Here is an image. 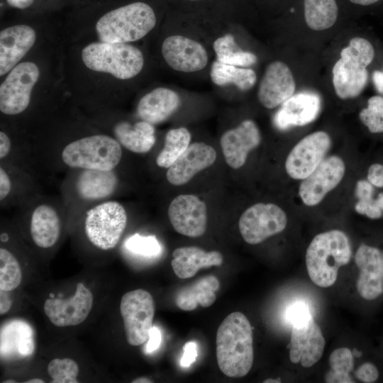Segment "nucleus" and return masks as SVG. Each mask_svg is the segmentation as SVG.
I'll use <instances>...</instances> for the list:
<instances>
[{"mask_svg": "<svg viewBox=\"0 0 383 383\" xmlns=\"http://www.w3.org/2000/svg\"><path fill=\"white\" fill-rule=\"evenodd\" d=\"M375 201L378 206L383 211V193H379L377 195V198L375 199Z\"/></svg>", "mask_w": 383, "mask_h": 383, "instance_id": "864d4df0", "label": "nucleus"}, {"mask_svg": "<svg viewBox=\"0 0 383 383\" xmlns=\"http://www.w3.org/2000/svg\"><path fill=\"white\" fill-rule=\"evenodd\" d=\"M124 245L131 253L145 257H155L162 252L161 245L155 235L135 233L126 240Z\"/></svg>", "mask_w": 383, "mask_h": 383, "instance_id": "4c0bfd02", "label": "nucleus"}, {"mask_svg": "<svg viewBox=\"0 0 383 383\" xmlns=\"http://www.w3.org/2000/svg\"><path fill=\"white\" fill-rule=\"evenodd\" d=\"M312 319L311 309L304 301H296L287 309L286 320L292 326L306 323Z\"/></svg>", "mask_w": 383, "mask_h": 383, "instance_id": "58836bf2", "label": "nucleus"}, {"mask_svg": "<svg viewBox=\"0 0 383 383\" xmlns=\"http://www.w3.org/2000/svg\"><path fill=\"white\" fill-rule=\"evenodd\" d=\"M213 47L217 60L224 64L248 67L255 64L257 60L255 54L240 49L231 34H226L217 38Z\"/></svg>", "mask_w": 383, "mask_h": 383, "instance_id": "2f4dec72", "label": "nucleus"}, {"mask_svg": "<svg viewBox=\"0 0 383 383\" xmlns=\"http://www.w3.org/2000/svg\"><path fill=\"white\" fill-rule=\"evenodd\" d=\"M60 223L55 210L48 205H40L33 212L30 234L33 242L40 248H48L57 241Z\"/></svg>", "mask_w": 383, "mask_h": 383, "instance_id": "cd10ccee", "label": "nucleus"}, {"mask_svg": "<svg viewBox=\"0 0 383 383\" xmlns=\"http://www.w3.org/2000/svg\"><path fill=\"white\" fill-rule=\"evenodd\" d=\"M191 134L185 128L170 130L165 136V145L156 158L159 167L169 168L187 149Z\"/></svg>", "mask_w": 383, "mask_h": 383, "instance_id": "473e14b6", "label": "nucleus"}, {"mask_svg": "<svg viewBox=\"0 0 383 383\" xmlns=\"http://www.w3.org/2000/svg\"><path fill=\"white\" fill-rule=\"evenodd\" d=\"M263 382L264 383H277V382H281V381H280V379H267Z\"/></svg>", "mask_w": 383, "mask_h": 383, "instance_id": "13d9d810", "label": "nucleus"}, {"mask_svg": "<svg viewBox=\"0 0 383 383\" xmlns=\"http://www.w3.org/2000/svg\"><path fill=\"white\" fill-rule=\"evenodd\" d=\"M374 186L368 181L360 179L355 187V196L358 200L373 199Z\"/></svg>", "mask_w": 383, "mask_h": 383, "instance_id": "c03bdc74", "label": "nucleus"}, {"mask_svg": "<svg viewBox=\"0 0 383 383\" xmlns=\"http://www.w3.org/2000/svg\"><path fill=\"white\" fill-rule=\"evenodd\" d=\"M367 180L375 187H383V165L374 163L367 170Z\"/></svg>", "mask_w": 383, "mask_h": 383, "instance_id": "79ce46f5", "label": "nucleus"}, {"mask_svg": "<svg viewBox=\"0 0 383 383\" xmlns=\"http://www.w3.org/2000/svg\"><path fill=\"white\" fill-rule=\"evenodd\" d=\"M372 81L377 91L383 94V72L379 70L374 71L372 73Z\"/></svg>", "mask_w": 383, "mask_h": 383, "instance_id": "8fccbe9b", "label": "nucleus"}, {"mask_svg": "<svg viewBox=\"0 0 383 383\" xmlns=\"http://www.w3.org/2000/svg\"><path fill=\"white\" fill-rule=\"evenodd\" d=\"M370 65L353 55L346 47L342 49L340 58L332 70L333 84L339 98H355L362 92L367 84V67Z\"/></svg>", "mask_w": 383, "mask_h": 383, "instance_id": "ddd939ff", "label": "nucleus"}, {"mask_svg": "<svg viewBox=\"0 0 383 383\" xmlns=\"http://www.w3.org/2000/svg\"><path fill=\"white\" fill-rule=\"evenodd\" d=\"M354 374L357 379L365 383L374 382L379 377L377 367L371 362L362 364Z\"/></svg>", "mask_w": 383, "mask_h": 383, "instance_id": "a19ab883", "label": "nucleus"}, {"mask_svg": "<svg viewBox=\"0 0 383 383\" xmlns=\"http://www.w3.org/2000/svg\"><path fill=\"white\" fill-rule=\"evenodd\" d=\"M219 287V281L215 276H205L179 289L174 297L175 304L180 309L187 311L194 310L198 305L209 307L214 303Z\"/></svg>", "mask_w": 383, "mask_h": 383, "instance_id": "a878e982", "label": "nucleus"}, {"mask_svg": "<svg viewBox=\"0 0 383 383\" xmlns=\"http://www.w3.org/2000/svg\"><path fill=\"white\" fill-rule=\"evenodd\" d=\"M35 30L27 25H16L0 33V75L10 72L33 45Z\"/></svg>", "mask_w": 383, "mask_h": 383, "instance_id": "4be33fe9", "label": "nucleus"}, {"mask_svg": "<svg viewBox=\"0 0 383 383\" xmlns=\"http://www.w3.org/2000/svg\"><path fill=\"white\" fill-rule=\"evenodd\" d=\"M352 353H353V356H355L357 357H360V356H362V353L361 351H358L355 348H354L353 350H352Z\"/></svg>", "mask_w": 383, "mask_h": 383, "instance_id": "4d7b16f0", "label": "nucleus"}, {"mask_svg": "<svg viewBox=\"0 0 383 383\" xmlns=\"http://www.w3.org/2000/svg\"><path fill=\"white\" fill-rule=\"evenodd\" d=\"M296 84L289 67L281 61H274L266 68L260 81L257 97L267 109L282 105L295 91Z\"/></svg>", "mask_w": 383, "mask_h": 383, "instance_id": "f3484780", "label": "nucleus"}, {"mask_svg": "<svg viewBox=\"0 0 383 383\" xmlns=\"http://www.w3.org/2000/svg\"><path fill=\"white\" fill-rule=\"evenodd\" d=\"M150 382H152V381L146 377H139L132 381V383H150Z\"/></svg>", "mask_w": 383, "mask_h": 383, "instance_id": "5fc2aeb1", "label": "nucleus"}, {"mask_svg": "<svg viewBox=\"0 0 383 383\" xmlns=\"http://www.w3.org/2000/svg\"><path fill=\"white\" fill-rule=\"evenodd\" d=\"M382 267H383V253H382Z\"/></svg>", "mask_w": 383, "mask_h": 383, "instance_id": "052dcab7", "label": "nucleus"}, {"mask_svg": "<svg viewBox=\"0 0 383 383\" xmlns=\"http://www.w3.org/2000/svg\"><path fill=\"white\" fill-rule=\"evenodd\" d=\"M349 1L357 5L369 6L379 1V0H349Z\"/></svg>", "mask_w": 383, "mask_h": 383, "instance_id": "603ef678", "label": "nucleus"}, {"mask_svg": "<svg viewBox=\"0 0 383 383\" xmlns=\"http://www.w3.org/2000/svg\"><path fill=\"white\" fill-rule=\"evenodd\" d=\"M190 1H196V0H190Z\"/></svg>", "mask_w": 383, "mask_h": 383, "instance_id": "680f3d73", "label": "nucleus"}, {"mask_svg": "<svg viewBox=\"0 0 383 383\" xmlns=\"http://www.w3.org/2000/svg\"><path fill=\"white\" fill-rule=\"evenodd\" d=\"M184 353L180 360L181 366H190L197 357V345L194 341H189L183 347Z\"/></svg>", "mask_w": 383, "mask_h": 383, "instance_id": "37998d69", "label": "nucleus"}, {"mask_svg": "<svg viewBox=\"0 0 383 383\" xmlns=\"http://www.w3.org/2000/svg\"><path fill=\"white\" fill-rule=\"evenodd\" d=\"M155 24L152 9L144 2H135L102 16L96 30L101 42L126 43L141 39Z\"/></svg>", "mask_w": 383, "mask_h": 383, "instance_id": "7ed1b4c3", "label": "nucleus"}, {"mask_svg": "<svg viewBox=\"0 0 383 383\" xmlns=\"http://www.w3.org/2000/svg\"><path fill=\"white\" fill-rule=\"evenodd\" d=\"M210 75L215 84L225 86L233 84L241 91L251 89L257 80L253 70L224 64L217 60L211 65Z\"/></svg>", "mask_w": 383, "mask_h": 383, "instance_id": "c756f323", "label": "nucleus"}, {"mask_svg": "<svg viewBox=\"0 0 383 383\" xmlns=\"http://www.w3.org/2000/svg\"><path fill=\"white\" fill-rule=\"evenodd\" d=\"M304 18L307 26L314 30H323L336 22L338 8L336 0H304Z\"/></svg>", "mask_w": 383, "mask_h": 383, "instance_id": "7c9ffc66", "label": "nucleus"}, {"mask_svg": "<svg viewBox=\"0 0 383 383\" xmlns=\"http://www.w3.org/2000/svg\"><path fill=\"white\" fill-rule=\"evenodd\" d=\"M113 170H84L79 175L76 188L79 195L88 200H98L111 196L117 186Z\"/></svg>", "mask_w": 383, "mask_h": 383, "instance_id": "bb28decb", "label": "nucleus"}, {"mask_svg": "<svg viewBox=\"0 0 383 383\" xmlns=\"http://www.w3.org/2000/svg\"><path fill=\"white\" fill-rule=\"evenodd\" d=\"M162 54L170 67L182 72L201 70L208 62V55L204 47L182 35L167 37L162 43Z\"/></svg>", "mask_w": 383, "mask_h": 383, "instance_id": "2eb2a0df", "label": "nucleus"}, {"mask_svg": "<svg viewBox=\"0 0 383 383\" xmlns=\"http://www.w3.org/2000/svg\"><path fill=\"white\" fill-rule=\"evenodd\" d=\"M287 224V215L279 206L272 203H257L242 213L238 227L243 240L255 245L281 233Z\"/></svg>", "mask_w": 383, "mask_h": 383, "instance_id": "6e6552de", "label": "nucleus"}, {"mask_svg": "<svg viewBox=\"0 0 383 383\" xmlns=\"http://www.w3.org/2000/svg\"><path fill=\"white\" fill-rule=\"evenodd\" d=\"M355 210L357 213L371 219L380 218L383 215V211L378 206L374 198L358 200L355 205Z\"/></svg>", "mask_w": 383, "mask_h": 383, "instance_id": "ea45409f", "label": "nucleus"}, {"mask_svg": "<svg viewBox=\"0 0 383 383\" xmlns=\"http://www.w3.org/2000/svg\"><path fill=\"white\" fill-rule=\"evenodd\" d=\"M35 350L34 331L26 321L15 319L1 326L0 355L1 359L25 358Z\"/></svg>", "mask_w": 383, "mask_h": 383, "instance_id": "5701e85b", "label": "nucleus"}, {"mask_svg": "<svg viewBox=\"0 0 383 383\" xmlns=\"http://www.w3.org/2000/svg\"><path fill=\"white\" fill-rule=\"evenodd\" d=\"M321 108L319 95L311 91L294 94L282 104L275 113L274 124L279 130L302 126L313 121Z\"/></svg>", "mask_w": 383, "mask_h": 383, "instance_id": "aec40b11", "label": "nucleus"}, {"mask_svg": "<svg viewBox=\"0 0 383 383\" xmlns=\"http://www.w3.org/2000/svg\"><path fill=\"white\" fill-rule=\"evenodd\" d=\"M114 133L119 143L135 153H145L155 143V128L152 124L139 121L133 126L128 122H120L114 128Z\"/></svg>", "mask_w": 383, "mask_h": 383, "instance_id": "c85d7f7f", "label": "nucleus"}, {"mask_svg": "<svg viewBox=\"0 0 383 383\" xmlns=\"http://www.w3.org/2000/svg\"><path fill=\"white\" fill-rule=\"evenodd\" d=\"M172 257L171 262L172 270L181 279L192 277L199 270L221 266L223 262L221 252H206L195 246L178 248L174 250Z\"/></svg>", "mask_w": 383, "mask_h": 383, "instance_id": "393cba45", "label": "nucleus"}, {"mask_svg": "<svg viewBox=\"0 0 383 383\" xmlns=\"http://www.w3.org/2000/svg\"><path fill=\"white\" fill-rule=\"evenodd\" d=\"M16 382L15 380H13V379H8V380H6V381H4L3 383H16Z\"/></svg>", "mask_w": 383, "mask_h": 383, "instance_id": "bf43d9fd", "label": "nucleus"}, {"mask_svg": "<svg viewBox=\"0 0 383 383\" xmlns=\"http://www.w3.org/2000/svg\"><path fill=\"white\" fill-rule=\"evenodd\" d=\"M352 249L347 235L331 230L316 235L306 252V265L311 280L320 287H329L336 281L339 268L351 258Z\"/></svg>", "mask_w": 383, "mask_h": 383, "instance_id": "f03ea898", "label": "nucleus"}, {"mask_svg": "<svg viewBox=\"0 0 383 383\" xmlns=\"http://www.w3.org/2000/svg\"><path fill=\"white\" fill-rule=\"evenodd\" d=\"M11 148V142L7 135L4 133H0V157H5L9 152Z\"/></svg>", "mask_w": 383, "mask_h": 383, "instance_id": "09e8293b", "label": "nucleus"}, {"mask_svg": "<svg viewBox=\"0 0 383 383\" xmlns=\"http://www.w3.org/2000/svg\"><path fill=\"white\" fill-rule=\"evenodd\" d=\"M216 158V152L211 145L194 143L168 168L167 179L172 185L184 184L199 172L212 165Z\"/></svg>", "mask_w": 383, "mask_h": 383, "instance_id": "412c9836", "label": "nucleus"}, {"mask_svg": "<svg viewBox=\"0 0 383 383\" xmlns=\"http://www.w3.org/2000/svg\"><path fill=\"white\" fill-rule=\"evenodd\" d=\"M120 311L128 343L138 346L148 341L155 311L152 295L142 289L124 294L121 300Z\"/></svg>", "mask_w": 383, "mask_h": 383, "instance_id": "0eeeda50", "label": "nucleus"}, {"mask_svg": "<svg viewBox=\"0 0 383 383\" xmlns=\"http://www.w3.org/2000/svg\"><path fill=\"white\" fill-rule=\"evenodd\" d=\"M22 279L19 262L9 250L0 249V289L12 291L16 289Z\"/></svg>", "mask_w": 383, "mask_h": 383, "instance_id": "f704fd0d", "label": "nucleus"}, {"mask_svg": "<svg viewBox=\"0 0 383 383\" xmlns=\"http://www.w3.org/2000/svg\"><path fill=\"white\" fill-rule=\"evenodd\" d=\"M121 156L118 141L105 135H95L73 141L65 146L62 152L65 164L84 170H113Z\"/></svg>", "mask_w": 383, "mask_h": 383, "instance_id": "39448f33", "label": "nucleus"}, {"mask_svg": "<svg viewBox=\"0 0 383 383\" xmlns=\"http://www.w3.org/2000/svg\"><path fill=\"white\" fill-rule=\"evenodd\" d=\"M292 327L289 359L293 363L310 367L323 353L326 341L321 329L314 319Z\"/></svg>", "mask_w": 383, "mask_h": 383, "instance_id": "6ab92c4d", "label": "nucleus"}, {"mask_svg": "<svg viewBox=\"0 0 383 383\" xmlns=\"http://www.w3.org/2000/svg\"><path fill=\"white\" fill-rule=\"evenodd\" d=\"M345 171L340 157L333 155L325 158L299 185V194L303 203L308 206L318 204L341 182Z\"/></svg>", "mask_w": 383, "mask_h": 383, "instance_id": "9b49d317", "label": "nucleus"}, {"mask_svg": "<svg viewBox=\"0 0 383 383\" xmlns=\"http://www.w3.org/2000/svg\"><path fill=\"white\" fill-rule=\"evenodd\" d=\"M216 358L220 370L230 377H242L253 363L252 328L241 312L228 315L216 333Z\"/></svg>", "mask_w": 383, "mask_h": 383, "instance_id": "f257e3e1", "label": "nucleus"}, {"mask_svg": "<svg viewBox=\"0 0 383 383\" xmlns=\"http://www.w3.org/2000/svg\"><path fill=\"white\" fill-rule=\"evenodd\" d=\"M167 213L174 229L179 234L196 238L206 230V206L195 195L176 196L171 201Z\"/></svg>", "mask_w": 383, "mask_h": 383, "instance_id": "4468645a", "label": "nucleus"}, {"mask_svg": "<svg viewBox=\"0 0 383 383\" xmlns=\"http://www.w3.org/2000/svg\"><path fill=\"white\" fill-rule=\"evenodd\" d=\"M331 145L329 135L324 131L311 133L299 141L289 153L285 170L294 179L302 180L311 174L325 159Z\"/></svg>", "mask_w": 383, "mask_h": 383, "instance_id": "9d476101", "label": "nucleus"}, {"mask_svg": "<svg viewBox=\"0 0 383 383\" xmlns=\"http://www.w3.org/2000/svg\"><path fill=\"white\" fill-rule=\"evenodd\" d=\"M52 383H77L78 364L70 358H55L48 365Z\"/></svg>", "mask_w": 383, "mask_h": 383, "instance_id": "e433bc0d", "label": "nucleus"}, {"mask_svg": "<svg viewBox=\"0 0 383 383\" xmlns=\"http://www.w3.org/2000/svg\"><path fill=\"white\" fill-rule=\"evenodd\" d=\"M82 57L90 70L109 73L120 79L134 77L144 65L142 52L127 43H92L82 50Z\"/></svg>", "mask_w": 383, "mask_h": 383, "instance_id": "20e7f679", "label": "nucleus"}, {"mask_svg": "<svg viewBox=\"0 0 383 383\" xmlns=\"http://www.w3.org/2000/svg\"><path fill=\"white\" fill-rule=\"evenodd\" d=\"M39 74L38 66L31 62H21L9 72L0 86V110L3 113L16 115L28 107Z\"/></svg>", "mask_w": 383, "mask_h": 383, "instance_id": "1a4fd4ad", "label": "nucleus"}, {"mask_svg": "<svg viewBox=\"0 0 383 383\" xmlns=\"http://www.w3.org/2000/svg\"><path fill=\"white\" fill-rule=\"evenodd\" d=\"M25 382L26 383H44L45 382L43 379L34 378V379H29Z\"/></svg>", "mask_w": 383, "mask_h": 383, "instance_id": "6e6d98bb", "label": "nucleus"}, {"mask_svg": "<svg viewBox=\"0 0 383 383\" xmlns=\"http://www.w3.org/2000/svg\"><path fill=\"white\" fill-rule=\"evenodd\" d=\"M162 335L160 329L156 326H152L149 333L145 351L150 353L156 350L160 347Z\"/></svg>", "mask_w": 383, "mask_h": 383, "instance_id": "a18cd8bd", "label": "nucleus"}, {"mask_svg": "<svg viewBox=\"0 0 383 383\" xmlns=\"http://www.w3.org/2000/svg\"><path fill=\"white\" fill-rule=\"evenodd\" d=\"M179 105L180 98L175 91L159 87L140 99L137 113L142 121L156 124L167 119L177 110Z\"/></svg>", "mask_w": 383, "mask_h": 383, "instance_id": "b1692460", "label": "nucleus"}, {"mask_svg": "<svg viewBox=\"0 0 383 383\" xmlns=\"http://www.w3.org/2000/svg\"><path fill=\"white\" fill-rule=\"evenodd\" d=\"M359 118L370 133H383V96L374 95L369 98Z\"/></svg>", "mask_w": 383, "mask_h": 383, "instance_id": "c9c22d12", "label": "nucleus"}, {"mask_svg": "<svg viewBox=\"0 0 383 383\" xmlns=\"http://www.w3.org/2000/svg\"><path fill=\"white\" fill-rule=\"evenodd\" d=\"M93 306V295L79 282L74 294L68 299H47L43 309L50 321L57 327L77 326L85 321Z\"/></svg>", "mask_w": 383, "mask_h": 383, "instance_id": "f8f14e48", "label": "nucleus"}, {"mask_svg": "<svg viewBox=\"0 0 383 383\" xmlns=\"http://www.w3.org/2000/svg\"><path fill=\"white\" fill-rule=\"evenodd\" d=\"M261 142V135L256 123L250 119L225 132L220 140L226 163L233 169L241 167L250 150Z\"/></svg>", "mask_w": 383, "mask_h": 383, "instance_id": "a211bd4d", "label": "nucleus"}, {"mask_svg": "<svg viewBox=\"0 0 383 383\" xmlns=\"http://www.w3.org/2000/svg\"><path fill=\"white\" fill-rule=\"evenodd\" d=\"M12 305V300L8 291L0 289V313L3 315L8 312Z\"/></svg>", "mask_w": 383, "mask_h": 383, "instance_id": "de8ad7c7", "label": "nucleus"}, {"mask_svg": "<svg viewBox=\"0 0 383 383\" xmlns=\"http://www.w3.org/2000/svg\"><path fill=\"white\" fill-rule=\"evenodd\" d=\"M331 370L326 375V382L332 383L354 382L350 375L353 369V355L347 348H340L333 350L329 357Z\"/></svg>", "mask_w": 383, "mask_h": 383, "instance_id": "72a5a7b5", "label": "nucleus"}, {"mask_svg": "<svg viewBox=\"0 0 383 383\" xmlns=\"http://www.w3.org/2000/svg\"><path fill=\"white\" fill-rule=\"evenodd\" d=\"M127 224V214L117 201H106L87 213L85 232L88 239L101 250L113 248Z\"/></svg>", "mask_w": 383, "mask_h": 383, "instance_id": "423d86ee", "label": "nucleus"}, {"mask_svg": "<svg viewBox=\"0 0 383 383\" xmlns=\"http://www.w3.org/2000/svg\"><path fill=\"white\" fill-rule=\"evenodd\" d=\"M6 1L14 8L23 9L29 7L34 0H6Z\"/></svg>", "mask_w": 383, "mask_h": 383, "instance_id": "3c124183", "label": "nucleus"}, {"mask_svg": "<svg viewBox=\"0 0 383 383\" xmlns=\"http://www.w3.org/2000/svg\"><path fill=\"white\" fill-rule=\"evenodd\" d=\"M355 262L359 269L358 294L365 300L376 299L383 294L382 252L376 247L362 244L355 253Z\"/></svg>", "mask_w": 383, "mask_h": 383, "instance_id": "dca6fc26", "label": "nucleus"}, {"mask_svg": "<svg viewBox=\"0 0 383 383\" xmlns=\"http://www.w3.org/2000/svg\"><path fill=\"white\" fill-rule=\"evenodd\" d=\"M11 190V181L5 170L0 169V199L6 197Z\"/></svg>", "mask_w": 383, "mask_h": 383, "instance_id": "49530a36", "label": "nucleus"}]
</instances>
